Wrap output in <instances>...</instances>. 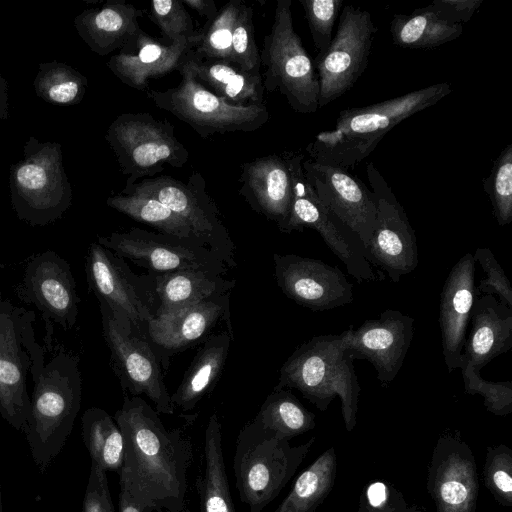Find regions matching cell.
I'll list each match as a JSON object with an SVG mask.
<instances>
[{
  "label": "cell",
  "instance_id": "2",
  "mask_svg": "<svg viewBox=\"0 0 512 512\" xmlns=\"http://www.w3.org/2000/svg\"><path fill=\"white\" fill-rule=\"evenodd\" d=\"M441 82L364 107L341 110L332 130L318 133L307 147L310 159L351 171L397 124L449 95Z\"/></svg>",
  "mask_w": 512,
  "mask_h": 512
},
{
  "label": "cell",
  "instance_id": "27",
  "mask_svg": "<svg viewBox=\"0 0 512 512\" xmlns=\"http://www.w3.org/2000/svg\"><path fill=\"white\" fill-rule=\"evenodd\" d=\"M461 358L476 372L512 347V309L493 295L475 297Z\"/></svg>",
  "mask_w": 512,
  "mask_h": 512
},
{
  "label": "cell",
  "instance_id": "38",
  "mask_svg": "<svg viewBox=\"0 0 512 512\" xmlns=\"http://www.w3.org/2000/svg\"><path fill=\"white\" fill-rule=\"evenodd\" d=\"M87 79L77 70L59 62L42 63L34 81L37 95L45 102L67 106L82 100Z\"/></svg>",
  "mask_w": 512,
  "mask_h": 512
},
{
  "label": "cell",
  "instance_id": "13",
  "mask_svg": "<svg viewBox=\"0 0 512 512\" xmlns=\"http://www.w3.org/2000/svg\"><path fill=\"white\" fill-rule=\"evenodd\" d=\"M97 242L150 273L200 270L224 276L230 269L220 256L198 239L133 227L98 236Z\"/></svg>",
  "mask_w": 512,
  "mask_h": 512
},
{
  "label": "cell",
  "instance_id": "33",
  "mask_svg": "<svg viewBox=\"0 0 512 512\" xmlns=\"http://www.w3.org/2000/svg\"><path fill=\"white\" fill-rule=\"evenodd\" d=\"M336 473V451L330 447L297 477L274 512H314L333 489Z\"/></svg>",
  "mask_w": 512,
  "mask_h": 512
},
{
  "label": "cell",
  "instance_id": "9",
  "mask_svg": "<svg viewBox=\"0 0 512 512\" xmlns=\"http://www.w3.org/2000/svg\"><path fill=\"white\" fill-rule=\"evenodd\" d=\"M178 72L180 83L164 91L149 89L147 97L154 105L188 124L199 136L230 132H253L270 119L264 103L231 104L215 95L192 74L182 62Z\"/></svg>",
  "mask_w": 512,
  "mask_h": 512
},
{
  "label": "cell",
  "instance_id": "20",
  "mask_svg": "<svg viewBox=\"0 0 512 512\" xmlns=\"http://www.w3.org/2000/svg\"><path fill=\"white\" fill-rule=\"evenodd\" d=\"M303 171L321 203L367 247L376 224V200L372 191L350 171L304 160Z\"/></svg>",
  "mask_w": 512,
  "mask_h": 512
},
{
  "label": "cell",
  "instance_id": "1",
  "mask_svg": "<svg viewBox=\"0 0 512 512\" xmlns=\"http://www.w3.org/2000/svg\"><path fill=\"white\" fill-rule=\"evenodd\" d=\"M114 420L124 438L120 490L144 512L177 511L186 505L192 443L179 428L168 429L143 398L125 395Z\"/></svg>",
  "mask_w": 512,
  "mask_h": 512
},
{
  "label": "cell",
  "instance_id": "7",
  "mask_svg": "<svg viewBox=\"0 0 512 512\" xmlns=\"http://www.w3.org/2000/svg\"><path fill=\"white\" fill-rule=\"evenodd\" d=\"M291 0H277L270 32L265 35L260 63L265 67L263 87L279 91L301 114L318 108L319 82L314 63L296 33Z\"/></svg>",
  "mask_w": 512,
  "mask_h": 512
},
{
  "label": "cell",
  "instance_id": "16",
  "mask_svg": "<svg viewBox=\"0 0 512 512\" xmlns=\"http://www.w3.org/2000/svg\"><path fill=\"white\" fill-rule=\"evenodd\" d=\"M99 305L111 367L125 395H145L158 414L172 415L175 407L152 347L145 339L124 329L105 305Z\"/></svg>",
  "mask_w": 512,
  "mask_h": 512
},
{
  "label": "cell",
  "instance_id": "40",
  "mask_svg": "<svg viewBox=\"0 0 512 512\" xmlns=\"http://www.w3.org/2000/svg\"><path fill=\"white\" fill-rule=\"evenodd\" d=\"M483 187L497 223L508 225L512 221V143L507 144L493 161Z\"/></svg>",
  "mask_w": 512,
  "mask_h": 512
},
{
  "label": "cell",
  "instance_id": "8",
  "mask_svg": "<svg viewBox=\"0 0 512 512\" xmlns=\"http://www.w3.org/2000/svg\"><path fill=\"white\" fill-rule=\"evenodd\" d=\"M105 140L120 171L127 176L124 189L141 178L155 176L166 166L182 168L189 159L188 150L175 136L174 126L148 112L120 114L109 125Z\"/></svg>",
  "mask_w": 512,
  "mask_h": 512
},
{
  "label": "cell",
  "instance_id": "44",
  "mask_svg": "<svg viewBox=\"0 0 512 512\" xmlns=\"http://www.w3.org/2000/svg\"><path fill=\"white\" fill-rule=\"evenodd\" d=\"M461 375L467 394H480L488 412L496 416H506L512 412V382H492L485 380L474 368L461 358Z\"/></svg>",
  "mask_w": 512,
  "mask_h": 512
},
{
  "label": "cell",
  "instance_id": "5",
  "mask_svg": "<svg viewBox=\"0 0 512 512\" xmlns=\"http://www.w3.org/2000/svg\"><path fill=\"white\" fill-rule=\"evenodd\" d=\"M299 445L279 438L253 420L240 430L233 458L239 498L249 512H262L292 479L315 443Z\"/></svg>",
  "mask_w": 512,
  "mask_h": 512
},
{
  "label": "cell",
  "instance_id": "14",
  "mask_svg": "<svg viewBox=\"0 0 512 512\" xmlns=\"http://www.w3.org/2000/svg\"><path fill=\"white\" fill-rule=\"evenodd\" d=\"M377 30L368 11L350 4L342 7L330 46L313 61L319 82L318 108L352 89L368 66Z\"/></svg>",
  "mask_w": 512,
  "mask_h": 512
},
{
  "label": "cell",
  "instance_id": "12",
  "mask_svg": "<svg viewBox=\"0 0 512 512\" xmlns=\"http://www.w3.org/2000/svg\"><path fill=\"white\" fill-rule=\"evenodd\" d=\"M121 193L151 197L166 205L185 220L229 268L237 266L235 245L199 172H193L186 183L169 175L145 178Z\"/></svg>",
  "mask_w": 512,
  "mask_h": 512
},
{
  "label": "cell",
  "instance_id": "32",
  "mask_svg": "<svg viewBox=\"0 0 512 512\" xmlns=\"http://www.w3.org/2000/svg\"><path fill=\"white\" fill-rule=\"evenodd\" d=\"M196 489L200 512H236L224 463L222 426L216 413L210 415L205 429Z\"/></svg>",
  "mask_w": 512,
  "mask_h": 512
},
{
  "label": "cell",
  "instance_id": "15",
  "mask_svg": "<svg viewBox=\"0 0 512 512\" xmlns=\"http://www.w3.org/2000/svg\"><path fill=\"white\" fill-rule=\"evenodd\" d=\"M304 156L294 152L288 157L292 176L293 199L291 213L284 233L302 231L304 227L316 230L329 249L345 265L349 275L358 282L378 279L357 236L335 218L321 203L305 177Z\"/></svg>",
  "mask_w": 512,
  "mask_h": 512
},
{
  "label": "cell",
  "instance_id": "49",
  "mask_svg": "<svg viewBox=\"0 0 512 512\" xmlns=\"http://www.w3.org/2000/svg\"><path fill=\"white\" fill-rule=\"evenodd\" d=\"M482 2L483 0H434L424 8L443 21L462 25L472 18Z\"/></svg>",
  "mask_w": 512,
  "mask_h": 512
},
{
  "label": "cell",
  "instance_id": "55",
  "mask_svg": "<svg viewBox=\"0 0 512 512\" xmlns=\"http://www.w3.org/2000/svg\"><path fill=\"white\" fill-rule=\"evenodd\" d=\"M0 512H2V500H1V491H0Z\"/></svg>",
  "mask_w": 512,
  "mask_h": 512
},
{
  "label": "cell",
  "instance_id": "31",
  "mask_svg": "<svg viewBox=\"0 0 512 512\" xmlns=\"http://www.w3.org/2000/svg\"><path fill=\"white\" fill-rule=\"evenodd\" d=\"M183 63L194 77L215 95L231 104L263 103V77L242 72L234 64L222 60H206L189 50Z\"/></svg>",
  "mask_w": 512,
  "mask_h": 512
},
{
  "label": "cell",
  "instance_id": "26",
  "mask_svg": "<svg viewBox=\"0 0 512 512\" xmlns=\"http://www.w3.org/2000/svg\"><path fill=\"white\" fill-rule=\"evenodd\" d=\"M229 296L227 293L169 316L154 317L148 323L147 338L162 349L177 352L209 338L222 321L231 327Z\"/></svg>",
  "mask_w": 512,
  "mask_h": 512
},
{
  "label": "cell",
  "instance_id": "3",
  "mask_svg": "<svg viewBox=\"0 0 512 512\" xmlns=\"http://www.w3.org/2000/svg\"><path fill=\"white\" fill-rule=\"evenodd\" d=\"M30 374L34 386L23 433L31 457L43 473L63 449L81 407L79 358L60 350L46 362L43 351Z\"/></svg>",
  "mask_w": 512,
  "mask_h": 512
},
{
  "label": "cell",
  "instance_id": "21",
  "mask_svg": "<svg viewBox=\"0 0 512 512\" xmlns=\"http://www.w3.org/2000/svg\"><path fill=\"white\" fill-rule=\"evenodd\" d=\"M273 262L278 287L303 307L325 311L354 300L353 285L338 267L295 254L274 253Z\"/></svg>",
  "mask_w": 512,
  "mask_h": 512
},
{
  "label": "cell",
  "instance_id": "45",
  "mask_svg": "<svg viewBox=\"0 0 512 512\" xmlns=\"http://www.w3.org/2000/svg\"><path fill=\"white\" fill-rule=\"evenodd\" d=\"M303 7L311 37L317 51L323 55L332 41L333 27L344 5L342 0H299Z\"/></svg>",
  "mask_w": 512,
  "mask_h": 512
},
{
  "label": "cell",
  "instance_id": "37",
  "mask_svg": "<svg viewBox=\"0 0 512 512\" xmlns=\"http://www.w3.org/2000/svg\"><path fill=\"white\" fill-rule=\"evenodd\" d=\"M106 203L130 218L150 225L160 233L200 240L185 220L151 197L121 193L108 197Z\"/></svg>",
  "mask_w": 512,
  "mask_h": 512
},
{
  "label": "cell",
  "instance_id": "4",
  "mask_svg": "<svg viewBox=\"0 0 512 512\" xmlns=\"http://www.w3.org/2000/svg\"><path fill=\"white\" fill-rule=\"evenodd\" d=\"M349 328L340 334L318 335L296 348L280 368L274 389L294 388L324 412L332 400H341L345 428L356 425L360 385L347 352Z\"/></svg>",
  "mask_w": 512,
  "mask_h": 512
},
{
  "label": "cell",
  "instance_id": "36",
  "mask_svg": "<svg viewBox=\"0 0 512 512\" xmlns=\"http://www.w3.org/2000/svg\"><path fill=\"white\" fill-rule=\"evenodd\" d=\"M261 428L290 441L315 428V415L288 390L274 389L253 419Z\"/></svg>",
  "mask_w": 512,
  "mask_h": 512
},
{
  "label": "cell",
  "instance_id": "52",
  "mask_svg": "<svg viewBox=\"0 0 512 512\" xmlns=\"http://www.w3.org/2000/svg\"><path fill=\"white\" fill-rule=\"evenodd\" d=\"M119 512H144L125 491L119 493Z\"/></svg>",
  "mask_w": 512,
  "mask_h": 512
},
{
  "label": "cell",
  "instance_id": "11",
  "mask_svg": "<svg viewBox=\"0 0 512 512\" xmlns=\"http://www.w3.org/2000/svg\"><path fill=\"white\" fill-rule=\"evenodd\" d=\"M89 290L127 331L147 339L155 317L156 298L150 278L135 275L123 258L98 242L91 243L85 260Z\"/></svg>",
  "mask_w": 512,
  "mask_h": 512
},
{
  "label": "cell",
  "instance_id": "18",
  "mask_svg": "<svg viewBox=\"0 0 512 512\" xmlns=\"http://www.w3.org/2000/svg\"><path fill=\"white\" fill-rule=\"evenodd\" d=\"M16 293L40 312L49 344L55 325L65 330L75 326L80 303L76 282L70 265L57 252L46 250L27 259Z\"/></svg>",
  "mask_w": 512,
  "mask_h": 512
},
{
  "label": "cell",
  "instance_id": "25",
  "mask_svg": "<svg viewBox=\"0 0 512 512\" xmlns=\"http://www.w3.org/2000/svg\"><path fill=\"white\" fill-rule=\"evenodd\" d=\"M475 260L466 253L451 268L440 294L439 326L449 373L460 367L467 326L476 297Z\"/></svg>",
  "mask_w": 512,
  "mask_h": 512
},
{
  "label": "cell",
  "instance_id": "29",
  "mask_svg": "<svg viewBox=\"0 0 512 512\" xmlns=\"http://www.w3.org/2000/svg\"><path fill=\"white\" fill-rule=\"evenodd\" d=\"M142 11L125 1H108L87 9L74 20L79 36L100 56L120 50L140 29Z\"/></svg>",
  "mask_w": 512,
  "mask_h": 512
},
{
  "label": "cell",
  "instance_id": "42",
  "mask_svg": "<svg viewBox=\"0 0 512 512\" xmlns=\"http://www.w3.org/2000/svg\"><path fill=\"white\" fill-rule=\"evenodd\" d=\"M483 482L499 505L512 506V449L510 447L497 444L487 448Z\"/></svg>",
  "mask_w": 512,
  "mask_h": 512
},
{
  "label": "cell",
  "instance_id": "53",
  "mask_svg": "<svg viewBox=\"0 0 512 512\" xmlns=\"http://www.w3.org/2000/svg\"><path fill=\"white\" fill-rule=\"evenodd\" d=\"M407 512H425V511L418 505H411V506H409Z\"/></svg>",
  "mask_w": 512,
  "mask_h": 512
},
{
  "label": "cell",
  "instance_id": "43",
  "mask_svg": "<svg viewBox=\"0 0 512 512\" xmlns=\"http://www.w3.org/2000/svg\"><path fill=\"white\" fill-rule=\"evenodd\" d=\"M149 18L160 30L163 44L171 45L197 35L193 21L181 0H154L150 3Z\"/></svg>",
  "mask_w": 512,
  "mask_h": 512
},
{
  "label": "cell",
  "instance_id": "46",
  "mask_svg": "<svg viewBox=\"0 0 512 512\" xmlns=\"http://www.w3.org/2000/svg\"><path fill=\"white\" fill-rule=\"evenodd\" d=\"M475 262H479L485 273L475 293L484 295H497L498 300L512 309V288L503 268L489 248H477L473 254Z\"/></svg>",
  "mask_w": 512,
  "mask_h": 512
},
{
  "label": "cell",
  "instance_id": "19",
  "mask_svg": "<svg viewBox=\"0 0 512 512\" xmlns=\"http://www.w3.org/2000/svg\"><path fill=\"white\" fill-rule=\"evenodd\" d=\"M427 491L436 512H475L479 493L474 453L459 431L440 434L431 454Z\"/></svg>",
  "mask_w": 512,
  "mask_h": 512
},
{
  "label": "cell",
  "instance_id": "51",
  "mask_svg": "<svg viewBox=\"0 0 512 512\" xmlns=\"http://www.w3.org/2000/svg\"><path fill=\"white\" fill-rule=\"evenodd\" d=\"M9 115L8 83L0 74V122L6 120Z\"/></svg>",
  "mask_w": 512,
  "mask_h": 512
},
{
  "label": "cell",
  "instance_id": "50",
  "mask_svg": "<svg viewBox=\"0 0 512 512\" xmlns=\"http://www.w3.org/2000/svg\"><path fill=\"white\" fill-rule=\"evenodd\" d=\"M181 2L185 7L188 6L197 11L200 16L206 17V23L211 22L219 12L214 0H181Z\"/></svg>",
  "mask_w": 512,
  "mask_h": 512
},
{
  "label": "cell",
  "instance_id": "35",
  "mask_svg": "<svg viewBox=\"0 0 512 512\" xmlns=\"http://www.w3.org/2000/svg\"><path fill=\"white\" fill-rule=\"evenodd\" d=\"M81 429L91 462L106 472H119L124 459V438L114 418L101 408L91 407L81 417Z\"/></svg>",
  "mask_w": 512,
  "mask_h": 512
},
{
  "label": "cell",
  "instance_id": "22",
  "mask_svg": "<svg viewBox=\"0 0 512 512\" xmlns=\"http://www.w3.org/2000/svg\"><path fill=\"white\" fill-rule=\"evenodd\" d=\"M414 333V318L399 310L386 309L378 318L349 327L347 352L353 360H367L377 380L387 387L400 371Z\"/></svg>",
  "mask_w": 512,
  "mask_h": 512
},
{
  "label": "cell",
  "instance_id": "41",
  "mask_svg": "<svg viewBox=\"0 0 512 512\" xmlns=\"http://www.w3.org/2000/svg\"><path fill=\"white\" fill-rule=\"evenodd\" d=\"M230 63L253 76L260 73V54L255 42L253 8L242 3L234 24Z\"/></svg>",
  "mask_w": 512,
  "mask_h": 512
},
{
  "label": "cell",
  "instance_id": "24",
  "mask_svg": "<svg viewBox=\"0 0 512 512\" xmlns=\"http://www.w3.org/2000/svg\"><path fill=\"white\" fill-rule=\"evenodd\" d=\"M239 182V194L249 206L276 223L278 229L284 232L293 199L292 176L286 152L244 163Z\"/></svg>",
  "mask_w": 512,
  "mask_h": 512
},
{
  "label": "cell",
  "instance_id": "39",
  "mask_svg": "<svg viewBox=\"0 0 512 512\" xmlns=\"http://www.w3.org/2000/svg\"><path fill=\"white\" fill-rule=\"evenodd\" d=\"M242 3L241 0L229 1L211 22L206 23L193 49L195 55L201 59L230 63L232 33Z\"/></svg>",
  "mask_w": 512,
  "mask_h": 512
},
{
  "label": "cell",
  "instance_id": "47",
  "mask_svg": "<svg viewBox=\"0 0 512 512\" xmlns=\"http://www.w3.org/2000/svg\"><path fill=\"white\" fill-rule=\"evenodd\" d=\"M408 508L401 491L381 480L364 486L358 504V512H407Z\"/></svg>",
  "mask_w": 512,
  "mask_h": 512
},
{
  "label": "cell",
  "instance_id": "28",
  "mask_svg": "<svg viewBox=\"0 0 512 512\" xmlns=\"http://www.w3.org/2000/svg\"><path fill=\"white\" fill-rule=\"evenodd\" d=\"M157 300L155 317L175 314L187 307L227 293L234 280L200 270H181L149 275Z\"/></svg>",
  "mask_w": 512,
  "mask_h": 512
},
{
  "label": "cell",
  "instance_id": "17",
  "mask_svg": "<svg viewBox=\"0 0 512 512\" xmlns=\"http://www.w3.org/2000/svg\"><path fill=\"white\" fill-rule=\"evenodd\" d=\"M366 172L377 207L375 228L365 248L367 259L398 283L418 265L415 232L403 206L372 162Z\"/></svg>",
  "mask_w": 512,
  "mask_h": 512
},
{
  "label": "cell",
  "instance_id": "48",
  "mask_svg": "<svg viewBox=\"0 0 512 512\" xmlns=\"http://www.w3.org/2000/svg\"><path fill=\"white\" fill-rule=\"evenodd\" d=\"M82 512H115L107 472L94 462L90 466Z\"/></svg>",
  "mask_w": 512,
  "mask_h": 512
},
{
  "label": "cell",
  "instance_id": "30",
  "mask_svg": "<svg viewBox=\"0 0 512 512\" xmlns=\"http://www.w3.org/2000/svg\"><path fill=\"white\" fill-rule=\"evenodd\" d=\"M232 340L233 333L230 331L206 339L171 395L175 408L182 412L191 411L212 391L222 374Z\"/></svg>",
  "mask_w": 512,
  "mask_h": 512
},
{
  "label": "cell",
  "instance_id": "10",
  "mask_svg": "<svg viewBox=\"0 0 512 512\" xmlns=\"http://www.w3.org/2000/svg\"><path fill=\"white\" fill-rule=\"evenodd\" d=\"M35 313L0 294V415L24 432L30 414L27 376L44 350L35 337Z\"/></svg>",
  "mask_w": 512,
  "mask_h": 512
},
{
  "label": "cell",
  "instance_id": "54",
  "mask_svg": "<svg viewBox=\"0 0 512 512\" xmlns=\"http://www.w3.org/2000/svg\"><path fill=\"white\" fill-rule=\"evenodd\" d=\"M160 512H192V511L187 507V505H185L182 509L177 510V511L163 510V511H160Z\"/></svg>",
  "mask_w": 512,
  "mask_h": 512
},
{
  "label": "cell",
  "instance_id": "6",
  "mask_svg": "<svg viewBox=\"0 0 512 512\" xmlns=\"http://www.w3.org/2000/svg\"><path fill=\"white\" fill-rule=\"evenodd\" d=\"M9 187L13 210L21 221L45 226L60 219L72 204L61 145L30 137L23 158L11 166Z\"/></svg>",
  "mask_w": 512,
  "mask_h": 512
},
{
  "label": "cell",
  "instance_id": "23",
  "mask_svg": "<svg viewBox=\"0 0 512 512\" xmlns=\"http://www.w3.org/2000/svg\"><path fill=\"white\" fill-rule=\"evenodd\" d=\"M198 39L199 32L193 39H181L165 45L140 29L117 54L111 56L107 67L122 83L145 91L151 78L178 71L187 52L196 47Z\"/></svg>",
  "mask_w": 512,
  "mask_h": 512
},
{
  "label": "cell",
  "instance_id": "56",
  "mask_svg": "<svg viewBox=\"0 0 512 512\" xmlns=\"http://www.w3.org/2000/svg\"><path fill=\"white\" fill-rule=\"evenodd\" d=\"M1 266V265H0Z\"/></svg>",
  "mask_w": 512,
  "mask_h": 512
},
{
  "label": "cell",
  "instance_id": "34",
  "mask_svg": "<svg viewBox=\"0 0 512 512\" xmlns=\"http://www.w3.org/2000/svg\"><path fill=\"white\" fill-rule=\"evenodd\" d=\"M392 42L410 49H435L457 39L463 25L452 24L436 17L424 7L410 14H395L390 23Z\"/></svg>",
  "mask_w": 512,
  "mask_h": 512
}]
</instances>
